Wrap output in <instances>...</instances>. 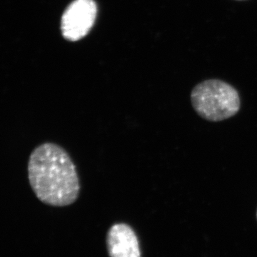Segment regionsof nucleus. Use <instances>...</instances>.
<instances>
[{"label":"nucleus","instance_id":"nucleus-3","mask_svg":"<svg viewBox=\"0 0 257 257\" xmlns=\"http://www.w3.org/2000/svg\"><path fill=\"white\" fill-rule=\"evenodd\" d=\"M96 12V5L93 0H75L62 16L63 36L71 41L83 38L92 28Z\"/></svg>","mask_w":257,"mask_h":257},{"label":"nucleus","instance_id":"nucleus-1","mask_svg":"<svg viewBox=\"0 0 257 257\" xmlns=\"http://www.w3.org/2000/svg\"><path fill=\"white\" fill-rule=\"evenodd\" d=\"M28 179L39 200L53 207L76 202L80 184L77 169L68 153L55 143L37 147L29 158Z\"/></svg>","mask_w":257,"mask_h":257},{"label":"nucleus","instance_id":"nucleus-2","mask_svg":"<svg viewBox=\"0 0 257 257\" xmlns=\"http://www.w3.org/2000/svg\"><path fill=\"white\" fill-rule=\"evenodd\" d=\"M194 111L203 119L221 121L239 112L241 100L237 90L220 79H208L196 85L191 93Z\"/></svg>","mask_w":257,"mask_h":257},{"label":"nucleus","instance_id":"nucleus-5","mask_svg":"<svg viewBox=\"0 0 257 257\" xmlns=\"http://www.w3.org/2000/svg\"><path fill=\"white\" fill-rule=\"evenodd\" d=\"M256 218H257V211H256Z\"/></svg>","mask_w":257,"mask_h":257},{"label":"nucleus","instance_id":"nucleus-4","mask_svg":"<svg viewBox=\"0 0 257 257\" xmlns=\"http://www.w3.org/2000/svg\"><path fill=\"white\" fill-rule=\"evenodd\" d=\"M107 246L110 257H141L138 237L127 224L111 226L107 234Z\"/></svg>","mask_w":257,"mask_h":257}]
</instances>
